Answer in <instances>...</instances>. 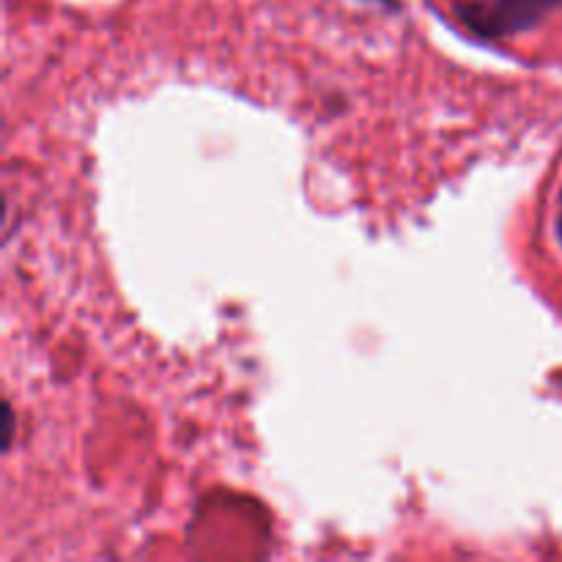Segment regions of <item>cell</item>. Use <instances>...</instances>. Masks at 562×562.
<instances>
[{
  "mask_svg": "<svg viewBox=\"0 0 562 562\" xmlns=\"http://www.w3.org/2000/svg\"><path fill=\"white\" fill-rule=\"evenodd\" d=\"M558 236H560V241H562V214H560V220H558Z\"/></svg>",
  "mask_w": 562,
  "mask_h": 562,
  "instance_id": "obj_2",
  "label": "cell"
},
{
  "mask_svg": "<svg viewBox=\"0 0 562 562\" xmlns=\"http://www.w3.org/2000/svg\"><path fill=\"white\" fill-rule=\"evenodd\" d=\"M558 5L562 0H467L459 5V16L470 31L499 38L530 31Z\"/></svg>",
  "mask_w": 562,
  "mask_h": 562,
  "instance_id": "obj_1",
  "label": "cell"
}]
</instances>
